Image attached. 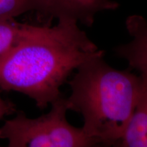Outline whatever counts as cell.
Returning a JSON list of instances; mask_svg holds the SVG:
<instances>
[{"label":"cell","instance_id":"1","mask_svg":"<svg viewBox=\"0 0 147 147\" xmlns=\"http://www.w3.org/2000/svg\"><path fill=\"white\" fill-rule=\"evenodd\" d=\"M104 55L79 28L60 18L53 27L37 25L32 34L0 56V88L19 92L45 109L61 97L60 88L84 61Z\"/></svg>","mask_w":147,"mask_h":147},{"label":"cell","instance_id":"2","mask_svg":"<svg viewBox=\"0 0 147 147\" xmlns=\"http://www.w3.org/2000/svg\"><path fill=\"white\" fill-rule=\"evenodd\" d=\"M93 57L77 68L67 81L68 110L83 117L82 129L98 146H117L138 100L142 80L130 69H116Z\"/></svg>","mask_w":147,"mask_h":147},{"label":"cell","instance_id":"3","mask_svg":"<svg viewBox=\"0 0 147 147\" xmlns=\"http://www.w3.org/2000/svg\"><path fill=\"white\" fill-rule=\"evenodd\" d=\"M51 105L50 111L38 118L19 112L0 127V138L7 140L10 147L98 146L82 127L67 121L65 98L60 97Z\"/></svg>","mask_w":147,"mask_h":147},{"label":"cell","instance_id":"4","mask_svg":"<svg viewBox=\"0 0 147 147\" xmlns=\"http://www.w3.org/2000/svg\"><path fill=\"white\" fill-rule=\"evenodd\" d=\"M127 30L132 38L128 43L115 47L119 57L128 62L130 69L137 70L147 82V21L140 15L129 16L126 19Z\"/></svg>","mask_w":147,"mask_h":147},{"label":"cell","instance_id":"5","mask_svg":"<svg viewBox=\"0 0 147 147\" xmlns=\"http://www.w3.org/2000/svg\"><path fill=\"white\" fill-rule=\"evenodd\" d=\"M51 17L70 18L91 27L97 13L104 10H115L119 4L112 0H47Z\"/></svg>","mask_w":147,"mask_h":147},{"label":"cell","instance_id":"6","mask_svg":"<svg viewBox=\"0 0 147 147\" xmlns=\"http://www.w3.org/2000/svg\"><path fill=\"white\" fill-rule=\"evenodd\" d=\"M142 82L136 106L117 146L147 147V82Z\"/></svg>","mask_w":147,"mask_h":147},{"label":"cell","instance_id":"7","mask_svg":"<svg viewBox=\"0 0 147 147\" xmlns=\"http://www.w3.org/2000/svg\"><path fill=\"white\" fill-rule=\"evenodd\" d=\"M37 25L21 23L14 18L0 19V56L5 54L26 39Z\"/></svg>","mask_w":147,"mask_h":147},{"label":"cell","instance_id":"8","mask_svg":"<svg viewBox=\"0 0 147 147\" xmlns=\"http://www.w3.org/2000/svg\"><path fill=\"white\" fill-rule=\"evenodd\" d=\"M31 11L50 17L47 0H0V19L14 18Z\"/></svg>","mask_w":147,"mask_h":147},{"label":"cell","instance_id":"9","mask_svg":"<svg viewBox=\"0 0 147 147\" xmlns=\"http://www.w3.org/2000/svg\"><path fill=\"white\" fill-rule=\"evenodd\" d=\"M14 107L10 102H5L0 96V119L5 115H10L14 112Z\"/></svg>","mask_w":147,"mask_h":147}]
</instances>
